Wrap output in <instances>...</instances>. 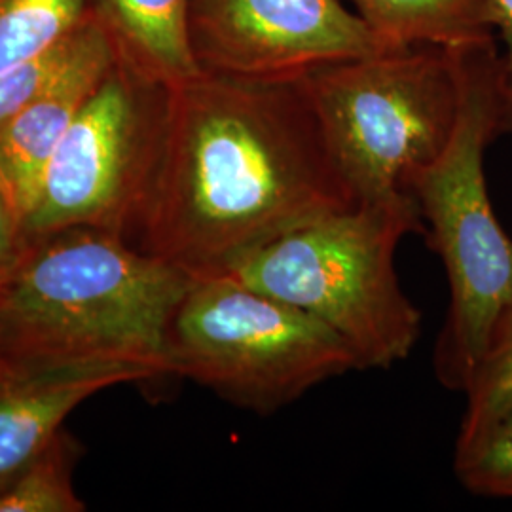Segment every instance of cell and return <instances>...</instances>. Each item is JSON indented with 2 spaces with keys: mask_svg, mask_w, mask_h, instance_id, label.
Wrapping results in <instances>:
<instances>
[{
  "mask_svg": "<svg viewBox=\"0 0 512 512\" xmlns=\"http://www.w3.org/2000/svg\"><path fill=\"white\" fill-rule=\"evenodd\" d=\"M4 368H8V365H6V361H4V357H2V353H0V372H2Z\"/></svg>",
  "mask_w": 512,
  "mask_h": 512,
  "instance_id": "ffe728a7",
  "label": "cell"
},
{
  "mask_svg": "<svg viewBox=\"0 0 512 512\" xmlns=\"http://www.w3.org/2000/svg\"><path fill=\"white\" fill-rule=\"evenodd\" d=\"M412 232H423V220L416 198L404 192L296 228L222 275L327 325L353 351L359 370L391 368L420 340V310L395 266Z\"/></svg>",
  "mask_w": 512,
  "mask_h": 512,
  "instance_id": "277c9868",
  "label": "cell"
},
{
  "mask_svg": "<svg viewBox=\"0 0 512 512\" xmlns=\"http://www.w3.org/2000/svg\"><path fill=\"white\" fill-rule=\"evenodd\" d=\"M330 158L357 203L401 196L448 145L459 110L448 50L410 46L300 78Z\"/></svg>",
  "mask_w": 512,
  "mask_h": 512,
  "instance_id": "5b68a950",
  "label": "cell"
},
{
  "mask_svg": "<svg viewBox=\"0 0 512 512\" xmlns=\"http://www.w3.org/2000/svg\"><path fill=\"white\" fill-rule=\"evenodd\" d=\"M167 359L171 376L262 416L359 370L334 330L230 275L192 279L169 329Z\"/></svg>",
  "mask_w": 512,
  "mask_h": 512,
  "instance_id": "8992f818",
  "label": "cell"
},
{
  "mask_svg": "<svg viewBox=\"0 0 512 512\" xmlns=\"http://www.w3.org/2000/svg\"><path fill=\"white\" fill-rule=\"evenodd\" d=\"M458 78L456 128L439 158L408 181L427 243L442 260L450 308L435 348L440 385L465 391L512 327V239L495 217L484 152L512 133L495 37L448 50Z\"/></svg>",
  "mask_w": 512,
  "mask_h": 512,
  "instance_id": "3957f363",
  "label": "cell"
},
{
  "mask_svg": "<svg viewBox=\"0 0 512 512\" xmlns=\"http://www.w3.org/2000/svg\"><path fill=\"white\" fill-rule=\"evenodd\" d=\"M116 59L110 40L0 126V186L21 224L59 141Z\"/></svg>",
  "mask_w": 512,
  "mask_h": 512,
  "instance_id": "30bf717a",
  "label": "cell"
},
{
  "mask_svg": "<svg viewBox=\"0 0 512 512\" xmlns=\"http://www.w3.org/2000/svg\"><path fill=\"white\" fill-rule=\"evenodd\" d=\"M490 23L505 44V52L501 54L503 80L512 109V0H490Z\"/></svg>",
  "mask_w": 512,
  "mask_h": 512,
  "instance_id": "d6986e66",
  "label": "cell"
},
{
  "mask_svg": "<svg viewBox=\"0 0 512 512\" xmlns=\"http://www.w3.org/2000/svg\"><path fill=\"white\" fill-rule=\"evenodd\" d=\"M454 471L473 494L512 499V408L471 439L456 442Z\"/></svg>",
  "mask_w": 512,
  "mask_h": 512,
  "instance_id": "2e32d148",
  "label": "cell"
},
{
  "mask_svg": "<svg viewBox=\"0 0 512 512\" xmlns=\"http://www.w3.org/2000/svg\"><path fill=\"white\" fill-rule=\"evenodd\" d=\"M118 59L165 88L203 73L190 44V0H92Z\"/></svg>",
  "mask_w": 512,
  "mask_h": 512,
  "instance_id": "8fae6325",
  "label": "cell"
},
{
  "mask_svg": "<svg viewBox=\"0 0 512 512\" xmlns=\"http://www.w3.org/2000/svg\"><path fill=\"white\" fill-rule=\"evenodd\" d=\"M357 205L300 80L202 73L169 88L164 141L135 226L139 249L190 277Z\"/></svg>",
  "mask_w": 512,
  "mask_h": 512,
  "instance_id": "6da1fadb",
  "label": "cell"
},
{
  "mask_svg": "<svg viewBox=\"0 0 512 512\" xmlns=\"http://www.w3.org/2000/svg\"><path fill=\"white\" fill-rule=\"evenodd\" d=\"M192 279L101 228L25 238L0 277V353L8 366L120 361L171 376L169 329Z\"/></svg>",
  "mask_w": 512,
  "mask_h": 512,
  "instance_id": "7a4b0ae2",
  "label": "cell"
},
{
  "mask_svg": "<svg viewBox=\"0 0 512 512\" xmlns=\"http://www.w3.org/2000/svg\"><path fill=\"white\" fill-rule=\"evenodd\" d=\"M109 33L93 12L69 37L46 52L29 57L0 73V126L14 118L38 95L50 90L57 80L76 67L82 59L110 42Z\"/></svg>",
  "mask_w": 512,
  "mask_h": 512,
  "instance_id": "5bb4252c",
  "label": "cell"
},
{
  "mask_svg": "<svg viewBox=\"0 0 512 512\" xmlns=\"http://www.w3.org/2000/svg\"><path fill=\"white\" fill-rule=\"evenodd\" d=\"M76 442L61 435L0 492V512H82L86 503L73 488Z\"/></svg>",
  "mask_w": 512,
  "mask_h": 512,
  "instance_id": "9a60e30c",
  "label": "cell"
},
{
  "mask_svg": "<svg viewBox=\"0 0 512 512\" xmlns=\"http://www.w3.org/2000/svg\"><path fill=\"white\" fill-rule=\"evenodd\" d=\"M190 44L203 73L293 82L387 52L342 0H190Z\"/></svg>",
  "mask_w": 512,
  "mask_h": 512,
  "instance_id": "ba28073f",
  "label": "cell"
},
{
  "mask_svg": "<svg viewBox=\"0 0 512 512\" xmlns=\"http://www.w3.org/2000/svg\"><path fill=\"white\" fill-rule=\"evenodd\" d=\"M167 105L169 88L116 59L55 148L25 238L90 226L128 239L154 181Z\"/></svg>",
  "mask_w": 512,
  "mask_h": 512,
  "instance_id": "52a82bcc",
  "label": "cell"
},
{
  "mask_svg": "<svg viewBox=\"0 0 512 512\" xmlns=\"http://www.w3.org/2000/svg\"><path fill=\"white\" fill-rule=\"evenodd\" d=\"M92 14V0H0V73L46 52Z\"/></svg>",
  "mask_w": 512,
  "mask_h": 512,
  "instance_id": "4fadbf2b",
  "label": "cell"
},
{
  "mask_svg": "<svg viewBox=\"0 0 512 512\" xmlns=\"http://www.w3.org/2000/svg\"><path fill=\"white\" fill-rule=\"evenodd\" d=\"M23 245V224L0 186V277L16 262Z\"/></svg>",
  "mask_w": 512,
  "mask_h": 512,
  "instance_id": "ac0fdd59",
  "label": "cell"
},
{
  "mask_svg": "<svg viewBox=\"0 0 512 512\" xmlns=\"http://www.w3.org/2000/svg\"><path fill=\"white\" fill-rule=\"evenodd\" d=\"M463 393L467 408L458 442L471 439L512 408V327L484 357Z\"/></svg>",
  "mask_w": 512,
  "mask_h": 512,
  "instance_id": "e0dca14e",
  "label": "cell"
},
{
  "mask_svg": "<svg viewBox=\"0 0 512 512\" xmlns=\"http://www.w3.org/2000/svg\"><path fill=\"white\" fill-rule=\"evenodd\" d=\"M162 378L156 370L120 361L8 366L0 372V492L61 435L78 404L120 384Z\"/></svg>",
  "mask_w": 512,
  "mask_h": 512,
  "instance_id": "9c48e42d",
  "label": "cell"
},
{
  "mask_svg": "<svg viewBox=\"0 0 512 512\" xmlns=\"http://www.w3.org/2000/svg\"><path fill=\"white\" fill-rule=\"evenodd\" d=\"M387 50H452L494 38L490 0H349Z\"/></svg>",
  "mask_w": 512,
  "mask_h": 512,
  "instance_id": "7c38bea8",
  "label": "cell"
}]
</instances>
